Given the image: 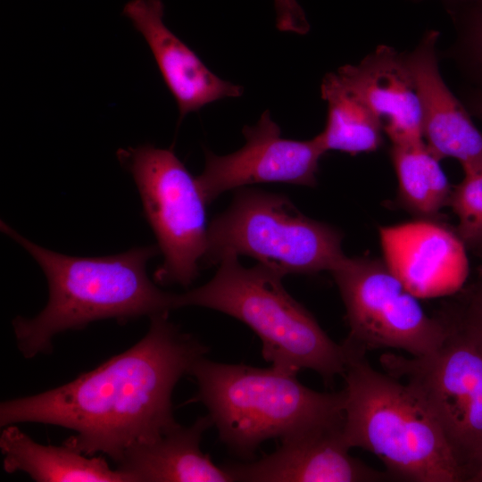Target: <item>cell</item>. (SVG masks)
Returning <instances> with one entry per match:
<instances>
[{"instance_id": "cell-1", "label": "cell", "mask_w": 482, "mask_h": 482, "mask_svg": "<svg viewBox=\"0 0 482 482\" xmlns=\"http://www.w3.org/2000/svg\"><path fill=\"white\" fill-rule=\"evenodd\" d=\"M168 314L151 317L140 341L74 380L2 402L1 427L22 422L62 427L75 432L64 445L88 456L104 453L116 463L133 444L176 426L173 389L208 347L182 332Z\"/></svg>"}, {"instance_id": "cell-4", "label": "cell", "mask_w": 482, "mask_h": 482, "mask_svg": "<svg viewBox=\"0 0 482 482\" xmlns=\"http://www.w3.org/2000/svg\"><path fill=\"white\" fill-rule=\"evenodd\" d=\"M198 389L187 403L208 410L220 440L235 455L252 461L262 443L344 422L345 394L303 385L296 374L273 366L215 362L204 356L188 373Z\"/></svg>"}, {"instance_id": "cell-14", "label": "cell", "mask_w": 482, "mask_h": 482, "mask_svg": "<svg viewBox=\"0 0 482 482\" xmlns=\"http://www.w3.org/2000/svg\"><path fill=\"white\" fill-rule=\"evenodd\" d=\"M124 15L147 43L182 119L189 112L223 98L239 97L243 87L226 81L164 23L162 0H131Z\"/></svg>"}, {"instance_id": "cell-11", "label": "cell", "mask_w": 482, "mask_h": 482, "mask_svg": "<svg viewBox=\"0 0 482 482\" xmlns=\"http://www.w3.org/2000/svg\"><path fill=\"white\" fill-rule=\"evenodd\" d=\"M343 423L281 439L276 451L256 461L221 465L233 481L378 482L393 479L350 454Z\"/></svg>"}, {"instance_id": "cell-13", "label": "cell", "mask_w": 482, "mask_h": 482, "mask_svg": "<svg viewBox=\"0 0 482 482\" xmlns=\"http://www.w3.org/2000/svg\"><path fill=\"white\" fill-rule=\"evenodd\" d=\"M438 36L428 30L412 51L404 53L421 103L423 139L439 160L454 158L462 168L478 165L482 163V132L440 74Z\"/></svg>"}, {"instance_id": "cell-19", "label": "cell", "mask_w": 482, "mask_h": 482, "mask_svg": "<svg viewBox=\"0 0 482 482\" xmlns=\"http://www.w3.org/2000/svg\"><path fill=\"white\" fill-rule=\"evenodd\" d=\"M390 157L398 181V199L420 219L435 220L449 204L452 189L440 161L425 142L392 145Z\"/></svg>"}, {"instance_id": "cell-8", "label": "cell", "mask_w": 482, "mask_h": 482, "mask_svg": "<svg viewBox=\"0 0 482 482\" xmlns=\"http://www.w3.org/2000/svg\"><path fill=\"white\" fill-rule=\"evenodd\" d=\"M117 157L132 175L163 255L155 280L187 287L198 276L208 234V204L196 177L172 149L145 144L120 148Z\"/></svg>"}, {"instance_id": "cell-7", "label": "cell", "mask_w": 482, "mask_h": 482, "mask_svg": "<svg viewBox=\"0 0 482 482\" xmlns=\"http://www.w3.org/2000/svg\"><path fill=\"white\" fill-rule=\"evenodd\" d=\"M385 372L404 379L443 429L467 479L482 455V336L463 316L432 353L380 356Z\"/></svg>"}, {"instance_id": "cell-9", "label": "cell", "mask_w": 482, "mask_h": 482, "mask_svg": "<svg viewBox=\"0 0 482 482\" xmlns=\"http://www.w3.org/2000/svg\"><path fill=\"white\" fill-rule=\"evenodd\" d=\"M350 328L345 340L362 350H403L420 357L446 337L450 320L428 316L404 283L381 260L345 257L330 271Z\"/></svg>"}, {"instance_id": "cell-5", "label": "cell", "mask_w": 482, "mask_h": 482, "mask_svg": "<svg viewBox=\"0 0 482 482\" xmlns=\"http://www.w3.org/2000/svg\"><path fill=\"white\" fill-rule=\"evenodd\" d=\"M284 277L265 265L246 268L238 257L227 256L206 284L176 294L175 306L209 308L238 320L258 336L262 357L271 366L293 374L312 370L330 385L344 375L353 349L328 336L285 289Z\"/></svg>"}, {"instance_id": "cell-2", "label": "cell", "mask_w": 482, "mask_h": 482, "mask_svg": "<svg viewBox=\"0 0 482 482\" xmlns=\"http://www.w3.org/2000/svg\"><path fill=\"white\" fill-rule=\"evenodd\" d=\"M1 230L35 259L48 283L46 307L33 318L19 316L12 321L18 347L26 358L47 353L54 336L93 321L151 318L176 309V294L161 290L146 272L148 261L160 251L156 245L79 257L44 248L3 221Z\"/></svg>"}, {"instance_id": "cell-16", "label": "cell", "mask_w": 482, "mask_h": 482, "mask_svg": "<svg viewBox=\"0 0 482 482\" xmlns=\"http://www.w3.org/2000/svg\"><path fill=\"white\" fill-rule=\"evenodd\" d=\"M212 426L209 415L188 427L178 423L155 438L130 445L115 468L130 482H232L230 474L201 450L203 435Z\"/></svg>"}, {"instance_id": "cell-18", "label": "cell", "mask_w": 482, "mask_h": 482, "mask_svg": "<svg viewBox=\"0 0 482 482\" xmlns=\"http://www.w3.org/2000/svg\"><path fill=\"white\" fill-rule=\"evenodd\" d=\"M327 103L326 125L318 134L326 152L340 151L351 155L378 150L383 143V125L376 114L346 87L336 72L328 73L320 85Z\"/></svg>"}, {"instance_id": "cell-20", "label": "cell", "mask_w": 482, "mask_h": 482, "mask_svg": "<svg viewBox=\"0 0 482 482\" xmlns=\"http://www.w3.org/2000/svg\"><path fill=\"white\" fill-rule=\"evenodd\" d=\"M445 6L456 33L447 54L471 87L482 89V0H457Z\"/></svg>"}, {"instance_id": "cell-10", "label": "cell", "mask_w": 482, "mask_h": 482, "mask_svg": "<svg viewBox=\"0 0 482 482\" xmlns=\"http://www.w3.org/2000/svg\"><path fill=\"white\" fill-rule=\"evenodd\" d=\"M242 132L245 144L234 153L218 155L205 150L204 168L196 180L208 204L225 192L253 184L317 185L319 163L327 153L318 136L283 137L268 110Z\"/></svg>"}, {"instance_id": "cell-23", "label": "cell", "mask_w": 482, "mask_h": 482, "mask_svg": "<svg viewBox=\"0 0 482 482\" xmlns=\"http://www.w3.org/2000/svg\"><path fill=\"white\" fill-rule=\"evenodd\" d=\"M461 101L470 113L482 121V89L470 87L462 95Z\"/></svg>"}, {"instance_id": "cell-3", "label": "cell", "mask_w": 482, "mask_h": 482, "mask_svg": "<svg viewBox=\"0 0 482 482\" xmlns=\"http://www.w3.org/2000/svg\"><path fill=\"white\" fill-rule=\"evenodd\" d=\"M343 436L375 454L393 479L461 482L467 475L431 411L406 383L354 349L343 375Z\"/></svg>"}, {"instance_id": "cell-21", "label": "cell", "mask_w": 482, "mask_h": 482, "mask_svg": "<svg viewBox=\"0 0 482 482\" xmlns=\"http://www.w3.org/2000/svg\"><path fill=\"white\" fill-rule=\"evenodd\" d=\"M462 170L449 202L458 219L455 232L466 248L482 252V163Z\"/></svg>"}, {"instance_id": "cell-17", "label": "cell", "mask_w": 482, "mask_h": 482, "mask_svg": "<svg viewBox=\"0 0 482 482\" xmlns=\"http://www.w3.org/2000/svg\"><path fill=\"white\" fill-rule=\"evenodd\" d=\"M3 428L0 449L8 473L22 471L37 482H130L127 475L111 468L104 458L88 457L64 444L40 445L15 424Z\"/></svg>"}, {"instance_id": "cell-25", "label": "cell", "mask_w": 482, "mask_h": 482, "mask_svg": "<svg viewBox=\"0 0 482 482\" xmlns=\"http://www.w3.org/2000/svg\"><path fill=\"white\" fill-rule=\"evenodd\" d=\"M414 1H420V0H414ZM442 1H443L444 4L445 5L447 4H450V3L457 1V0H442Z\"/></svg>"}, {"instance_id": "cell-15", "label": "cell", "mask_w": 482, "mask_h": 482, "mask_svg": "<svg viewBox=\"0 0 482 482\" xmlns=\"http://www.w3.org/2000/svg\"><path fill=\"white\" fill-rule=\"evenodd\" d=\"M376 114L392 145L424 142L421 103L404 53L378 46L357 64L336 72Z\"/></svg>"}, {"instance_id": "cell-6", "label": "cell", "mask_w": 482, "mask_h": 482, "mask_svg": "<svg viewBox=\"0 0 482 482\" xmlns=\"http://www.w3.org/2000/svg\"><path fill=\"white\" fill-rule=\"evenodd\" d=\"M343 235L303 215L284 195L256 188L235 190L229 206L208 227L203 262L245 255L281 273L331 271L345 257Z\"/></svg>"}, {"instance_id": "cell-24", "label": "cell", "mask_w": 482, "mask_h": 482, "mask_svg": "<svg viewBox=\"0 0 482 482\" xmlns=\"http://www.w3.org/2000/svg\"><path fill=\"white\" fill-rule=\"evenodd\" d=\"M467 481L482 482V455L471 470Z\"/></svg>"}, {"instance_id": "cell-12", "label": "cell", "mask_w": 482, "mask_h": 482, "mask_svg": "<svg viewBox=\"0 0 482 482\" xmlns=\"http://www.w3.org/2000/svg\"><path fill=\"white\" fill-rule=\"evenodd\" d=\"M384 262L419 298L459 290L469 274L466 246L431 219L379 228Z\"/></svg>"}, {"instance_id": "cell-22", "label": "cell", "mask_w": 482, "mask_h": 482, "mask_svg": "<svg viewBox=\"0 0 482 482\" xmlns=\"http://www.w3.org/2000/svg\"><path fill=\"white\" fill-rule=\"evenodd\" d=\"M463 317L482 336V285L471 295Z\"/></svg>"}]
</instances>
